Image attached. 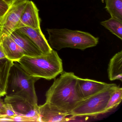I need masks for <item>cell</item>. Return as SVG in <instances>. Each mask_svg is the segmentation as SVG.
Returning a JSON list of instances; mask_svg holds the SVG:
<instances>
[{
  "instance_id": "6da1fadb",
  "label": "cell",
  "mask_w": 122,
  "mask_h": 122,
  "mask_svg": "<svg viewBox=\"0 0 122 122\" xmlns=\"http://www.w3.org/2000/svg\"><path fill=\"white\" fill-rule=\"evenodd\" d=\"M78 77L74 73L63 71L46 93V102L70 113L82 100L77 88Z\"/></svg>"
},
{
  "instance_id": "7a4b0ae2",
  "label": "cell",
  "mask_w": 122,
  "mask_h": 122,
  "mask_svg": "<svg viewBox=\"0 0 122 122\" xmlns=\"http://www.w3.org/2000/svg\"><path fill=\"white\" fill-rule=\"evenodd\" d=\"M17 62L30 75L48 80L55 79L63 71L62 61L53 50L38 56H24Z\"/></svg>"
},
{
  "instance_id": "3957f363",
  "label": "cell",
  "mask_w": 122,
  "mask_h": 122,
  "mask_svg": "<svg viewBox=\"0 0 122 122\" xmlns=\"http://www.w3.org/2000/svg\"><path fill=\"white\" fill-rule=\"evenodd\" d=\"M48 42L52 49L60 51L70 48L83 51L96 46L99 38L89 33L69 29H47Z\"/></svg>"
},
{
  "instance_id": "277c9868",
  "label": "cell",
  "mask_w": 122,
  "mask_h": 122,
  "mask_svg": "<svg viewBox=\"0 0 122 122\" xmlns=\"http://www.w3.org/2000/svg\"><path fill=\"white\" fill-rule=\"evenodd\" d=\"M40 79L28 75L17 62H14L10 71L6 95L20 96L38 105L35 83Z\"/></svg>"
},
{
  "instance_id": "5b68a950",
  "label": "cell",
  "mask_w": 122,
  "mask_h": 122,
  "mask_svg": "<svg viewBox=\"0 0 122 122\" xmlns=\"http://www.w3.org/2000/svg\"><path fill=\"white\" fill-rule=\"evenodd\" d=\"M118 86L116 84L111 83L99 92L82 99L70 113L72 120L77 117H96L105 114L108 100Z\"/></svg>"
},
{
  "instance_id": "8992f818",
  "label": "cell",
  "mask_w": 122,
  "mask_h": 122,
  "mask_svg": "<svg viewBox=\"0 0 122 122\" xmlns=\"http://www.w3.org/2000/svg\"><path fill=\"white\" fill-rule=\"evenodd\" d=\"M28 0H13L8 10L0 19V42L17 30L23 11Z\"/></svg>"
},
{
  "instance_id": "52a82bcc",
  "label": "cell",
  "mask_w": 122,
  "mask_h": 122,
  "mask_svg": "<svg viewBox=\"0 0 122 122\" xmlns=\"http://www.w3.org/2000/svg\"><path fill=\"white\" fill-rule=\"evenodd\" d=\"M5 103L14 112L19 115L32 118L35 122H39L38 105L31 103L20 96L5 95Z\"/></svg>"
},
{
  "instance_id": "ba28073f",
  "label": "cell",
  "mask_w": 122,
  "mask_h": 122,
  "mask_svg": "<svg viewBox=\"0 0 122 122\" xmlns=\"http://www.w3.org/2000/svg\"><path fill=\"white\" fill-rule=\"evenodd\" d=\"M38 111L39 122H67L72 120L70 113L46 102L38 106Z\"/></svg>"
},
{
  "instance_id": "9c48e42d",
  "label": "cell",
  "mask_w": 122,
  "mask_h": 122,
  "mask_svg": "<svg viewBox=\"0 0 122 122\" xmlns=\"http://www.w3.org/2000/svg\"><path fill=\"white\" fill-rule=\"evenodd\" d=\"M40 23L39 10L33 2L28 0L21 15L17 29L25 27L41 29Z\"/></svg>"
},
{
  "instance_id": "30bf717a",
  "label": "cell",
  "mask_w": 122,
  "mask_h": 122,
  "mask_svg": "<svg viewBox=\"0 0 122 122\" xmlns=\"http://www.w3.org/2000/svg\"><path fill=\"white\" fill-rule=\"evenodd\" d=\"M111 83H107L88 78L78 77L77 88L83 99L87 98L110 86Z\"/></svg>"
},
{
  "instance_id": "8fae6325",
  "label": "cell",
  "mask_w": 122,
  "mask_h": 122,
  "mask_svg": "<svg viewBox=\"0 0 122 122\" xmlns=\"http://www.w3.org/2000/svg\"><path fill=\"white\" fill-rule=\"evenodd\" d=\"M17 30L29 38L40 49L43 54L49 53L53 50L51 47L41 29H34L25 27L18 28Z\"/></svg>"
},
{
  "instance_id": "7c38bea8",
  "label": "cell",
  "mask_w": 122,
  "mask_h": 122,
  "mask_svg": "<svg viewBox=\"0 0 122 122\" xmlns=\"http://www.w3.org/2000/svg\"><path fill=\"white\" fill-rule=\"evenodd\" d=\"M10 36L24 51L25 56L35 57L43 54L29 38L17 30L13 31Z\"/></svg>"
},
{
  "instance_id": "4fadbf2b",
  "label": "cell",
  "mask_w": 122,
  "mask_h": 122,
  "mask_svg": "<svg viewBox=\"0 0 122 122\" xmlns=\"http://www.w3.org/2000/svg\"><path fill=\"white\" fill-rule=\"evenodd\" d=\"M1 43L6 57L13 62H18L24 56L25 52L10 36L3 39Z\"/></svg>"
},
{
  "instance_id": "5bb4252c",
  "label": "cell",
  "mask_w": 122,
  "mask_h": 122,
  "mask_svg": "<svg viewBox=\"0 0 122 122\" xmlns=\"http://www.w3.org/2000/svg\"><path fill=\"white\" fill-rule=\"evenodd\" d=\"M111 81L118 80L122 81V51L116 53L110 60L107 69Z\"/></svg>"
},
{
  "instance_id": "9a60e30c",
  "label": "cell",
  "mask_w": 122,
  "mask_h": 122,
  "mask_svg": "<svg viewBox=\"0 0 122 122\" xmlns=\"http://www.w3.org/2000/svg\"><path fill=\"white\" fill-rule=\"evenodd\" d=\"M14 62L7 58L0 59V97L7 94L8 78Z\"/></svg>"
},
{
  "instance_id": "2e32d148",
  "label": "cell",
  "mask_w": 122,
  "mask_h": 122,
  "mask_svg": "<svg viewBox=\"0 0 122 122\" xmlns=\"http://www.w3.org/2000/svg\"><path fill=\"white\" fill-rule=\"evenodd\" d=\"M105 8L111 18L122 22V0H105Z\"/></svg>"
},
{
  "instance_id": "e0dca14e",
  "label": "cell",
  "mask_w": 122,
  "mask_h": 122,
  "mask_svg": "<svg viewBox=\"0 0 122 122\" xmlns=\"http://www.w3.org/2000/svg\"><path fill=\"white\" fill-rule=\"evenodd\" d=\"M100 24L122 40V22L111 18L107 20L101 22Z\"/></svg>"
},
{
  "instance_id": "ac0fdd59",
  "label": "cell",
  "mask_w": 122,
  "mask_h": 122,
  "mask_svg": "<svg viewBox=\"0 0 122 122\" xmlns=\"http://www.w3.org/2000/svg\"><path fill=\"white\" fill-rule=\"evenodd\" d=\"M122 100V88L119 85L111 95L105 109V113L117 107Z\"/></svg>"
},
{
  "instance_id": "d6986e66",
  "label": "cell",
  "mask_w": 122,
  "mask_h": 122,
  "mask_svg": "<svg viewBox=\"0 0 122 122\" xmlns=\"http://www.w3.org/2000/svg\"><path fill=\"white\" fill-rule=\"evenodd\" d=\"M35 122L30 118L24 116L16 115L13 116L0 115V122Z\"/></svg>"
},
{
  "instance_id": "ffe728a7",
  "label": "cell",
  "mask_w": 122,
  "mask_h": 122,
  "mask_svg": "<svg viewBox=\"0 0 122 122\" xmlns=\"http://www.w3.org/2000/svg\"><path fill=\"white\" fill-rule=\"evenodd\" d=\"M13 112L0 97V115L12 116L15 114Z\"/></svg>"
},
{
  "instance_id": "44dd1931",
  "label": "cell",
  "mask_w": 122,
  "mask_h": 122,
  "mask_svg": "<svg viewBox=\"0 0 122 122\" xmlns=\"http://www.w3.org/2000/svg\"><path fill=\"white\" fill-rule=\"evenodd\" d=\"M10 5L4 0H0V19L2 18L6 13Z\"/></svg>"
},
{
  "instance_id": "7402d4cb",
  "label": "cell",
  "mask_w": 122,
  "mask_h": 122,
  "mask_svg": "<svg viewBox=\"0 0 122 122\" xmlns=\"http://www.w3.org/2000/svg\"><path fill=\"white\" fill-rule=\"evenodd\" d=\"M5 58H6V56L3 51L1 43H0V59Z\"/></svg>"
},
{
  "instance_id": "603a6c76",
  "label": "cell",
  "mask_w": 122,
  "mask_h": 122,
  "mask_svg": "<svg viewBox=\"0 0 122 122\" xmlns=\"http://www.w3.org/2000/svg\"><path fill=\"white\" fill-rule=\"evenodd\" d=\"M5 2H7V3H8V4H10V5H11V3H12V2L13 1V0H4Z\"/></svg>"
}]
</instances>
